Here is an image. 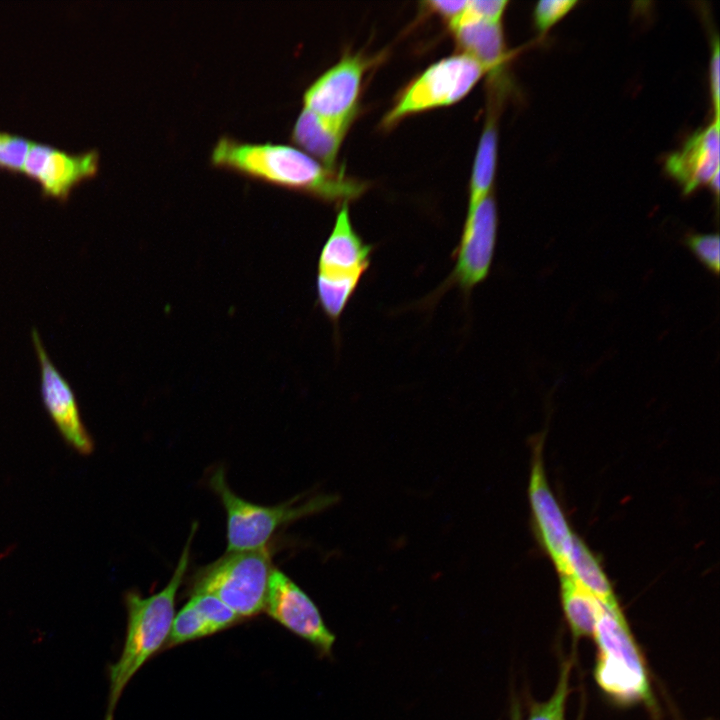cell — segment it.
<instances>
[{"label": "cell", "instance_id": "20", "mask_svg": "<svg viewBox=\"0 0 720 720\" xmlns=\"http://www.w3.org/2000/svg\"><path fill=\"white\" fill-rule=\"evenodd\" d=\"M497 164V129L495 118L489 115L481 134L474 158L469 185L468 208L490 195Z\"/></svg>", "mask_w": 720, "mask_h": 720}, {"label": "cell", "instance_id": "8", "mask_svg": "<svg viewBox=\"0 0 720 720\" xmlns=\"http://www.w3.org/2000/svg\"><path fill=\"white\" fill-rule=\"evenodd\" d=\"M99 164L96 150L69 153L31 141L21 173L39 185L43 197L65 202L77 186L97 175Z\"/></svg>", "mask_w": 720, "mask_h": 720}, {"label": "cell", "instance_id": "3", "mask_svg": "<svg viewBox=\"0 0 720 720\" xmlns=\"http://www.w3.org/2000/svg\"><path fill=\"white\" fill-rule=\"evenodd\" d=\"M593 637L597 646L594 676L601 690L624 706L649 703L648 671L624 614L603 606Z\"/></svg>", "mask_w": 720, "mask_h": 720}, {"label": "cell", "instance_id": "5", "mask_svg": "<svg viewBox=\"0 0 720 720\" xmlns=\"http://www.w3.org/2000/svg\"><path fill=\"white\" fill-rule=\"evenodd\" d=\"M273 568L268 546L249 551H226L217 560L196 570L190 579L189 593L211 595L241 619L253 617L265 608Z\"/></svg>", "mask_w": 720, "mask_h": 720}, {"label": "cell", "instance_id": "26", "mask_svg": "<svg viewBox=\"0 0 720 720\" xmlns=\"http://www.w3.org/2000/svg\"><path fill=\"white\" fill-rule=\"evenodd\" d=\"M507 4L506 0H472L468 1L466 14L479 20L501 23Z\"/></svg>", "mask_w": 720, "mask_h": 720}, {"label": "cell", "instance_id": "9", "mask_svg": "<svg viewBox=\"0 0 720 720\" xmlns=\"http://www.w3.org/2000/svg\"><path fill=\"white\" fill-rule=\"evenodd\" d=\"M371 60L360 53H348L304 92L303 108L330 120L353 122L359 112L364 75Z\"/></svg>", "mask_w": 720, "mask_h": 720}, {"label": "cell", "instance_id": "14", "mask_svg": "<svg viewBox=\"0 0 720 720\" xmlns=\"http://www.w3.org/2000/svg\"><path fill=\"white\" fill-rule=\"evenodd\" d=\"M372 246L365 243L353 227L349 204H343L337 213L331 233L322 247L318 274H365L370 266Z\"/></svg>", "mask_w": 720, "mask_h": 720}, {"label": "cell", "instance_id": "19", "mask_svg": "<svg viewBox=\"0 0 720 720\" xmlns=\"http://www.w3.org/2000/svg\"><path fill=\"white\" fill-rule=\"evenodd\" d=\"M562 609L574 637L593 636L603 604L569 575H559Z\"/></svg>", "mask_w": 720, "mask_h": 720}, {"label": "cell", "instance_id": "17", "mask_svg": "<svg viewBox=\"0 0 720 720\" xmlns=\"http://www.w3.org/2000/svg\"><path fill=\"white\" fill-rule=\"evenodd\" d=\"M462 53L478 61L488 73L496 75L506 58L501 23H492L465 14L451 28Z\"/></svg>", "mask_w": 720, "mask_h": 720}, {"label": "cell", "instance_id": "27", "mask_svg": "<svg viewBox=\"0 0 720 720\" xmlns=\"http://www.w3.org/2000/svg\"><path fill=\"white\" fill-rule=\"evenodd\" d=\"M426 8L431 12L440 16L449 26L453 28L463 17L467 10V0H450V1H427L424 3Z\"/></svg>", "mask_w": 720, "mask_h": 720}, {"label": "cell", "instance_id": "25", "mask_svg": "<svg viewBox=\"0 0 720 720\" xmlns=\"http://www.w3.org/2000/svg\"><path fill=\"white\" fill-rule=\"evenodd\" d=\"M689 245L708 267L718 272L720 263L718 235H695L689 239Z\"/></svg>", "mask_w": 720, "mask_h": 720}, {"label": "cell", "instance_id": "16", "mask_svg": "<svg viewBox=\"0 0 720 720\" xmlns=\"http://www.w3.org/2000/svg\"><path fill=\"white\" fill-rule=\"evenodd\" d=\"M352 122L321 117L305 108L292 128L291 139L321 164L335 168L337 155Z\"/></svg>", "mask_w": 720, "mask_h": 720}, {"label": "cell", "instance_id": "6", "mask_svg": "<svg viewBox=\"0 0 720 720\" xmlns=\"http://www.w3.org/2000/svg\"><path fill=\"white\" fill-rule=\"evenodd\" d=\"M485 74L487 70L464 53L433 63L403 89L384 116L383 127H392L413 114L459 102Z\"/></svg>", "mask_w": 720, "mask_h": 720}, {"label": "cell", "instance_id": "1", "mask_svg": "<svg viewBox=\"0 0 720 720\" xmlns=\"http://www.w3.org/2000/svg\"><path fill=\"white\" fill-rule=\"evenodd\" d=\"M210 159L215 167L340 206L358 199L367 189L366 183L347 175L343 168L326 167L307 153L284 144L222 137Z\"/></svg>", "mask_w": 720, "mask_h": 720}, {"label": "cell", "instance_id": "12", "mask_svg": "<svg viewBox=\"0 0 720 720\" xmlns=\"http://www.w3.org/2000/svg\"><path fill=\"white\" fill-rule=\"evenodd\" d=\"M32 341L40 367L41 397L50 418L67 444L82 455L90 454L94 442L70 384L50 360L36 330L32 331Z\"/></svg>", "mask_w": 720, "mask_h": 720}, {"label": "cell", "instance_id": "11", "mask_svg": "<svg viewBox=\"0 0 720 720\" xmlns=\"http://www.w3.org/2000/svg\"><path fill=\"white\" fill-rule=\"evenodd\" d=\"M497 209L488 195L468 208L460 242L455 249L452 280L464 291H470L488 275L496 244Z\"/></svg>", "mask_w": 720, "mask_h": 720}, {"label": "cell", "instance_id": "23", "mask_svg": "<svg viewBox=\"0 0 720 720\" xmlns=\"http://www.w3.org/2000/svg\"><path fill=\"white\" fill-rule=\"evenodd\" d=\"M30 143L22 136L0 131V169L21 173Z\"/></svg>", "mask_w": 720, "mask_h": 720}, {"label": "cell", "instance_id": "2", "mask_svg": "<svg viewBox=\"0 0 720 720\" xmlns=\"http://www.w3.org/2000/svg\"><path fill=\"white\" fill-rule=\"evenodd\" d=\"M196 524L174 572L159 592L148 597L130 591L125 595L127 631L122 653L109 667V692L104 720H113L118 701L138 670L166 644L175 616V599L186 576Z\"/></svg>", "mask_w": 720, "mask_h": 720}, {"label": "cell", "instance_id": "7", "mask_svg": "<svg viewBox=\"0 0 720 720\" xmlns=\"http://www.w3.org/2000/svg\"><path fill=\"white\" fill-rule=\"evenodd\" d=\"M264 610L321 655H329L335 642L312 599L284 572L271 571Z\"/></svg>", "mask_w": 720, "mask_h": 720}, {"label": "cell", "instance_id": "28", "mask_svg": "<svg viewBox=\"0 0 720 720\" xmlns=\"http://www.w3.org/2000/svg\"><path fill=\"white\" fill-rule=\"evenodd\" d=\"M710 83L712 100L715 107V118H719V95H720V54L719 43L716 39L713 46V53L710 63Z\"/></svg>", "mask_w": 720, "mask_h": 720}, {"label": "cell", "instance_id": "29", "mask_svg": "<svg viewBox=\"0 0 720 720\" xmlns=\"http://www.w3.org/2000/svg\"><path fill=\"white\" fill-rule=\"evenodd\" d=\"M711 188L718 194L719 192V172H717L709 182Z\"/></svg>", "mask_w": 720, "mask_h": 720}, {"label": "cell", "instance_id": "13", "mask_svg": "<svg viewBox=\"0 0 720 720\" xmlns=\"http://www.w3.org/2000/svg\"><path fill=\"white\" fill-rule=\"evenodd\" d=\"M719 118L692 135L684 146L666 161V170L686 193L709 183L719 172Z\"/></svg>", "mask_w": 720, "mask_h": 720}, {"label": "cell", "instance_id": "18", "mask_svg": "<svg viewBox=\"0 0 720 720\" xmlns=\"http://www.w3.org/2000/svg\"><path fill=\"white\" fill-rule=\"evenodd\" d=\"M568 575L595 596L610 611L623 614L600 561L577 535L568 555Z\"/></svg>", "mask_w": 720, "mask_h": 720}, {"label": "cell", "instance_id": "22", "mask_svg": "<svg viewBox=\"0 0 720 720\" xmlns=\"http://www.w3.org/2000/svg\"><path fill=\"white\" fill-rule=\"evenodd\" d=\"M570 671L571 664L567 662L561 668L557 686L551 697L544 702L533 703L524 720H565V708L569 695Z\"/></svg>", "mask_w": 720, "mask_h": 720}, {"label": "cell", "instance_id": "24", "mask_svg": "<svg viewBox=\"0 0 720 720\" xmlns=\"http://www.w3.org/2000/svg\"><path fill=\"white\" fill-rule=\"evenodd\" d=\"M575 0H541L534 9V20L542 33L564 17L575 5Z\"/></svg>", "mask_w": 720, "mask_h": 720}, {"label": "cell", "instance_id": "21", "mask_svg": "<svg viewBox=\"0 0 720 720\" xmlns=\"http://www.w3.org/2000/svg\"><path fill=\"white\" fill-rule=\"evenodd\" d=\"M363 275V273L344 275L317 274L316 291L318 300L322 310L331 320L338 321Z\"/></svg>", "mask_w": 720, "mask_h": 720}, {"label": "cell", "instance_id": "10", "mask_svg": "<svg viewBox=\"0 0 720 720\" xmlns=\"http://www.w3.org/2000/svg\"><path fill=\"white\" fill-rule=\"evenodd\" d=\"M529 502L537 535L559 575H568V555L574 533L544 470L542 439L535 441L529 479Z\"/></svg>", "mask_w": 720, "mask_h": 720}, {"label": "cell", "instance_id": "4", "mask_svg": "<svg viewBox=\"0 0 720 720\" xmlns=\"http://www.w3.org/2000/svg\"><path fill=\"white\" fill-rule=\"evenodd\" d=\"M209 486L226 512V551L264 548L281 527L317 513L334 501L331 496L317 495L304 500L296 497L272 506L252 503L231 490L221 467L210 475Z\"/></svg>", "mask_w": 720, "mask_h": 720}, {"label": "cell", "instance_id": "15", "mask_svg": "<svg viewBox=\"0 0 720 720\" xmlns=\"http://www.w3.org/2000/svg\"><path fill=\"white\" fill-rule=\"evenodd\" d=\"M241 618L219 599L206 594H192L174 616L166 647L197 640L225 630Z\"/></svg>", "mask_w": 720, "mask_h": 720}]
</instances>
